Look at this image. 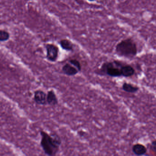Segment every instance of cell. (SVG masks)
<instances>
[{"mask_svg":"<svg viewBox=\"0 0 156 156\" xmlns=\"http://www.w3.org/2000/svg\"><path fill=\"white\" fill-rule=\"evenodd\" d=\"M60 45L63 49L67 51L73 50V44L68 39H62L60 41Z\"/></svg>","mask_w":156,"mask_h":156,"instance_id":"obj_11","label":"cell"},{"mask_svg":"<svg viewBox=\"0 0 156 156\" xmlns=\"http://www.w3.org/2000/svg\"><path fill=\"white\" fill-rule=\"evenodd\" d=\"M122 64V62L118 61L105 62L102 65L101 71L113 78L122 77L121 68Z\"/></svg>","mask_w":156,"mask_h":156,"instance_id":"obj_3","label":"cell"},{"mask_svg":"<svg viewBox=\"0 0 156 156\" xmlns=\"http://www.w3.org/2000/svg\"><path fill=\"white\" fill-rule=\"evenodd\" d=\"M69 62L71 65L76 67L79 71H81V65L79 60L76 59H72L69 60Z\"/></svg>","mask_w":156,"mask_h":156,"instance_id":"obj_13","label":"cell"},{"mask_svg":"<svg viewBox=\"0 0 156 156\" xmlns=\"http://www.w3.org/2000/svg\"><path fill=\"white\" fill-rule=\"evenodd\" d=\"M40 145L45 154L48 156L56 155L62 143L60 137L55 134L49 135L43 131H40Z\"/></svg>","mask_w":156,"mask_h":156,"instance_id":"obj_1","label":"cell"},{"mask_svg":"<svg viewBox=\"0 0 156 156\" xmlns=\"http://www.w3.org/2000/svg\"><path fill=\"white\" fill-rule=\"evenodd\" d=\"M132 152L135 155H145L147 153V148L142 144H135L132 147Z\"/></svg>","mask_w":156,"mask_h":156,"instance_id":"obj_8","label":"cell"},{"mask_svg":"<svg viewBox=\"0 0 156 156\" xmlns=\"http://www.w3.org/2000/svg\"><path fill=\"white\" fill-rule=\"evenodd\" d=\"M88 1H90V2H92V1H94V0H88Z\"/></svg>","mask_w":156,"mask_h":156,"instance_id":"obj_15","label":"cell"},{"mask_svg":"<svg viewBox=\"0 0 156 156\" xmlns=\"http://www.w3.org/2000/svg\"><path fill=\"white\" fill-rule=\"evenodd\" d=\"M150 150L154 153L156 155V139L153 140L150 144Z\"/></svg>","mask_w":156,"mask_h":156,"instance_id":"obj_14","label":"cell"},{"mask_svg":"<svg viewBox=\"0 0 156 156\" xmlns=\"http://www.w3.org/2000/svg\"><path fill=\"white\" fill-rule=\"evenodd\" d=\"M122 89L126 92L130 93H135L139 90V87L126 82L123 84Z\"/></svg>","mask_w":156,"mask_h":156,"instance_id":"obj_10","label":"cell"},{"mask_svg":"<svg viewBox=\"0 0 156 156\" xmlns=\"http://www.w3.org/2000/svg\"><path fill=\"white\" fill-rule=\"evenodd\" d=\"M47 102L50 106H55L58 103V100L53 90L48 92L47 94Z\"/></svg>","mask_w":156,"mask_h":156,"instance_id":"obj_9","label":"cell"},{"mask_svg":"<svg viewBox=\"0 0 156 156\" xmlns=\"http://www.w3.org/2000/svg\"><path fill=\"white\" fill-rule=\"evenodd\" d=\"M62 70L65 75L68 76H75L80 72L76 67L69 63L65 64L62 67Z\"/></svg>","mask_w":156,"mask_h":156,"instance_id":"obj_6","label":"cell"},{"mask_svg":"<svg viewBox=\"0 0 156 156\" xmlns=\"http://www.w3.org/2000/svg\"><path fill=\"white\" fill-rule=\"evenodd\" d=\"M122 77L129 78L132 77L135 73V70L133 67L130 65L122 64L121 68Z\"/></svg>","mask_w":156,"mask_h":156,"instance_id":"obj_7","label":"cell"},{"mask_svg":"<svg viewBox=\"0 0 156 156\" xmlns=\"http://www.w3.org/2000/svg\"><path fill=\"white\" fill-rule=\"evenodd\" d=\"M34 101L38 105H45L47 104V94L41 90L35 91L34 93Z\"/></svg>","mask_w":156,"mask_h":156,"instance_id":"obj_5","label":"cell"},{"mask_svg":"<svg viewBox=\"0 0 156 156\" xmlns=\"http://www.w3.org/2000/svg\"><path fill=\"white\" fill-rule=\"evenodd\" d=\"M115 52L120 56L133 58L137 55L138 52L137 45L132 38L124 39L116 45Z\"/></svg>","mask_w":156,"mask_h":156,"instance_id":"obj_2","label":"cell"},{"mask_svg":"<svg viewBox=\"0 0 156 156\" xmlns=\"http://www.w3.org/2000/svg\"><path fill=\"white\" fill-rule=\"evenodd\" d=\"M46 58L48 60L51 62H55L58 58V47L53 44H47L46 45Z\"/></svg>","mask_w":156,"mask_h":156,"instance_id":"obj_4","label":"cell"},{"mask_svg":"<svg viewBox=\"0 0 156 156\" xmlns=\"http://www.w3.org/2000/svg\"><path fill=\"white\" fill-rule=\"evenodd\" d=\"M9 33L4 30H0V41H5L9 39Z\"/></svg>","mask_w":156,"mask_h":156,"instance_id":"obj_12","label":"cell"}]
</instances>
